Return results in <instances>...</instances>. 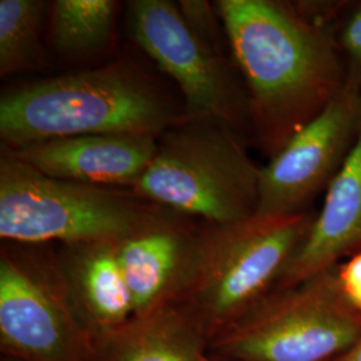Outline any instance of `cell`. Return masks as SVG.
Returning <instances> with one entry per match:
<instances>
[{
    "label": "cell",
    "instance_id": "1",
    "mask_svg": "<svg viewBox=\"0 0 361 361\" xmlns=\"http://www.w3.org/2000/svg\"><path fill=\"white\" fill-rule=\"evenodd\" d=\"M352 3L214 1L245 89L252 143L267 159L344 90L338 28Z\"/></svg>",
    "mask_w": 361,
    "mask_h": 361
},
{
    "label": "cell",
    "instance_id": "2",
    "mask_svg": "<svg viewBox=\"0 0 361 361\" xmlns=\"http://www.w3.org/2000/svg\"><path fill=\"white\" fill-rule=\"evenodd\" d=\"M183 121L178 104L129 58L15 86L0 97L1 146L95 134L159 137Z\"/></svg>",
    "mask_w": 361,
    "mask_h": 361
},
{
    "label": "cell",
    "instance_id": "3",
    "mask_svg": "<svg viewBox=\"0 0 361 361\" xmlns=\"http://www.w3.org/2000/svg\"><path fill=\"white\" fill-rule=\"evenodd\" d=\"M171 214L130 189L47 177L0 149V238L30 245L119 243Z\"/></svg>",
    "mask_w": 361,
    "mask_h": 361
},
{
    "label": "cell",
    "instance_id": "4",
    "mask_svg": "<svg viewBox=\"0 0 361 361\" xmlns=\"http://www.w3.org/2000/svg\"><path fill=\"white\" fill-rule=\"evenodd\" d=\"M244 137L207 121H182L162 133L131 192L180 216L226 225L257 213L261 168Z\"/></svg>",
    "mask_w": 361,
    "mask_h": 361
},
{
    "label": "cell",
    "instance_id": "5",
    "mask_svg": "<svg viewBox=\"0 0 361 361\" xmlns=\"http://www.w3.org/2000/svg\"><path fill=\"white\" fill-rule=\"evenodd\" d=\"M316 209L226 225L201 222L193 284L185 298L212 340L277 288L304 243Z\"/></svg>",
    "mask_w": 361,
    "mask_h": 361
},
{
    "label": "cell",
    "instance_id": "6",
    "mask_svg": "<svg viewBox=\"0 0 361 361\" xmlns=\"http://www.w3.org/2000/svg\"><path fill=\"white\" fill-rule=\"evenodd\" d=\"M361 336V316L344 297L336 268L274 289L212 340L226 361H335Z\"/></svg>",
    "mask_w": 361,
    "mask_h": 361
},
{
    "label": "cell",
    "instance_id": "7",
    "mask_svg": "<svg viewBox=\"0 0 361 361\" xmlns=\"http://www.w3.org/2000/svg\"><path fill=\"white\" fill-rule=\"evenodd\" d=\"M0 353L16 361H91L94 340L78 317L58 246L1 243Z\"/></svg>",
    "mask_w": 361,
    "mask_h": 361
},
{
    "label": "cell",
    "instance_id": "8",
    "mask_svg": "<svg viewBox=\"0 0 361 361\" xmlns=\"http://www.w3.org/2000/svg\"><path fill=\"white\" fill-rule=\"evenodd\" d=\"M131 38L180 91L183 121L226 126L252 143L245 89L231 52L210 49L185 23L177 3H129Z\"/></svg>",
    "mask_w": 361,
    "mask_h": 361
},
{
    "label": "cell",
    "instance_id": "9",
    "mask_svg": "<svg viewBox=\"0 0 361 361\" xmlns=\"http://www.w3.org/2000/svg\"><path fill=\"white\" fill-rule=\"evenodd\" d=\"M361 130V85L347 80L332 104L295 134L261 168L256 214L313 210L347 159Z\"/></svg>",
    "mask_w": 361,
    "mask_h": 361
},
{
    "label": "cell",
    "instance_id": "10",
    "mask_svg": "<svg viewBox=\"0 0 361 361\" xmlns=\"http://www.w3.org/2000/svg\"><path fill=\"white\" fill-rule=\"evenodd\" d=\"M201 222L171 214L116 243L134 314L183 301L193 284Z\"/></svg>",
    "mask_w": 361,
    "mask_h": 361
},
{
    "label": "cell",
    "instance_id": "11",
    "mask_svg": "<svg viewBox=\"0 0 361 361\" xmlns=\"http://www.w3.org/2000/svg\"><path fill=\"white\" fill-rule=\"evenodd\" d=\"M157 140L141 134H95L4 147L47 177L131 190L152 162Z\"/></svg>",
    "mask_w": 361,
    "mask_h": 361
},
{
    "label": "cell",
    "instance_id": "12",
    "mask_svg": "<svg viewBox=\"0 0 361 361\" xmlns=\"http://www.w3.org/2000/svg\"><path fill=\"white\" fill-rule=\"evenodd\" d=\"M357 252H361V130L276 289L295 286L331 271Z\"/></svg>",
    "mask_w": 361,
    "mask_h": 361
},
{
    "label": "cell",
    "instance_id": "13",
    "mask_svg": "<svg viewBox=\"0 0 361 361\" xmlns=\"http://www.w3.org/2000/svg\"><path fill=\"white\" fill-rule=\"evenodd\" d=\"M212 337L186 300L134 314L94 343L91 361H207Z\"/></svg>",
    "mask_w": 361,
    "mask_h": 361
},
{
    "label": "cell",
    "instance_id": "14",
    "mask_svg": "<svg viewBox=\"0 0 361 361\" xmlns=\"http://www.w3.org/2000/svg\"><path fill=\"white\" fill-rule=\"evenodd\" d=\"M58 255L78 317L94 343L134 316L114 243L61 245Z\"/></svg>",
    "mask_w": 361,
    "mask_h": 361
},
{
    "label": "cell",
    "instance_id": "15",
    "mask_svg": "<svg viewBox=\"0 0 361 361\" xmlns=\"http://www.w3.org/2000/svg\"><path fill=\"white\" fill-rule=\"evenodd\" d=\"M119 3L114 0H55L50 4L52 46L67 58L107 51L116 39Z\"/></svg>",
    "mask_w": 361,
    "mask_h": 361
},
{
    "label": "cell",
    "instance_id": "16",
    "mask_svg": "<svg viewBox=\"0 0 361 361\" xmlns=\"http://www.w3.org/2000/svg\"><path fill=\"white\" fill-rule=\"evenodd\" d=\"M50 4L43 0L0 1V75L37 70L44 63L40 27Z\"/></svg>",
    "mask_w": 361,
    "mask_h": 361
},
{
    "label": "cell",
    "instance_id": "17",
    "mask_svg": "<svg viewBox=\"0 0 361 361\" xmlns=\"http://www.w3.org/2000/svg\"><path fill=\"white\" fill-rule=\"evenodd\" d=\"M180 15L190 31L213 50L229 51L224 23L216 4L205 0H180L177 3Z\"/></svg>",
    "mask_w": 361,
    "mask_h": 361
},
{
    "label": "cell",
    "instance_id": "18",
    "mask_svg": "<svg viewBox=\"0 0 361 361\" xmlns=\"http://www.w3.org/2000/svg\"><path fill=\"white\" fill-rule=\"evenodd\" d=\"M338 43L345 59L348 79L361 85V0L353 1L338 28Z\"/></svg>",
    "mask_w": 361,
    "mask_h": 361
},
{
    "label": "cell",
    "instance_id": "19",
    "mask_svg": "<svg viewBox=\"0 0 361 361\" xmlns=\"http://www.w3.org/2000/svg\"><path fill=\"white\" fill-rule=\"evenodd\" d=\"M336 276L343 295L361 316V252L340 262Z\"/></svg>",
    "mask_w": 361,
    "mask_h": 361
},
{
    "label": "cell",
    "instance_id": "20",
    "mask_svg": "<svg viewBox=\"0 0 361 361\" xmlns=\"http://www.w3.org/2000/svg\"><path fill=\"white\" fill-rule=\"evenodd\" d=\"M340 361H361V336L355 345L341 356Z\"/></svg>",
    "mask_w": 361,
    "mask_h": 361
},
{
    "label": "cell",
    "instance_id": "21",
    "mask_svg": "<svg viewBox=\"0 0 361 361\" xmlns=\"http://www.w3.org/2000/svg\"><path fill=\"white\" fill-rule=\"evenodd\" d=\"M207 361H226V360H222V359H219V357H216V356H209V359H207Z\"/></svg>",
    "mask_w": 361,
    "mask_h": 361
},
{
    "label": "cell",
    "instance_id": "22",
    "mask_svg": "<svg viewBox=\"0 0 361 361\" xmlns=\"http://www.w3.org/2000/svg\"><path fill=\"white\" fill-rule=\"evenodd\" d=\"M0 361H16V360H13V359H7V357H1V360Z\"/></svg>",
    "mask_w": 361,
    "mask_h": 361
},
{
    "label": "cell",
    "instance_id": "23",
    "mask_svg": "<svg viewBox=\"0 0 361 361\" xmlns=\"http://www.w3.org/2000/svg\"><path fill=\"white\" fill-rule=\"evenodd\" d=\"M340 359H341V357H338V359H336L335 361H340Z\"/></svg>",
    "mask_w": 361,
    "mask_h": 361
}]
</instances>
